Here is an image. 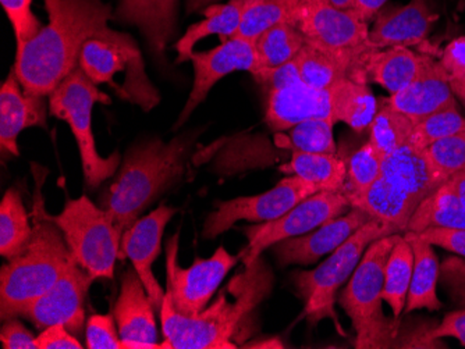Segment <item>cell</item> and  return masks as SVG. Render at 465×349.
<instances>
[{"label": "cell", "mask_w": 465, "mask_h": 349, "mask_svg": "<svg viewBox=\"0 0 465 349\" xmlns=\"http://www.w3.org/2000/svg\"><path fill=\"white\" fill-rule=\"evenodd\" d=\"M49 23L15 53V73L25 92L49 96L73 70L91 38L114 18L104 0H44Z\"/></svg>", "instance_id": "6da1fadb"}, {"label": "cell", "mask_w": 465, "mask_h": 349, "mask_svg": "<svg viewBox=\"0 0 465 349\" xmlns=\"http://www.w3.org/2000/svg\"><path fill=\"white\" fill-rule=\"evenodd\" d=\"M244 267L197 316L177 314L164 296L159 311L164 334L161 349H236L232 337L248 314L268 296L273 284L271 270L261 257Z\"/></svg>", "instance_id": "7a4b0ae2"}, {"label": "cell", "mask_w": 465, "mask_h": 349, "mask_svg": "<svg viewBox=\"0 0 465 349\" xmlns=\"http://www.w3.org/2000/svg\"><path fill=\"white\" fill-rule=\"evenodd\" d=\"M188 150L187 138L177 137L169 142L153 138L127 152L119 176L102 203L120 236L159 195L182 179Z\"/></svg>", "instance_id": "3957f363"}, {"label": "cell", "mask_w": 465, "mask_h": 349, "mask_svg": "<svg viewBox=\"0 0 465 349\" xmlns=\"http://www.w3.org/2000/svg\"><path fill=\"white\" fill-rule=\"evenodd\" d=\"M73 260L60 228L44 216L42 208L36 209L30 241L0 270L2 320L25 316L27 307L51 290Z\"/></svg>", "instance_id": "277c9868"}, {"label": "cell", "mask_w": 465, "mask_h": 349, "mask_svg": "<svg viewBox=\"0 0 465 349\" xmlns=\"http://www.w3.org/2000/svg\"><path fill=\"white\" fill-rule=\"evenodd\" d=\"M399 234L382 237L368 247L339 296V304L354 327L355 348L383 349L396 345L399 327L383 314L382 291L386 262Z\"/></svg>", "instance_id": "5b68a950"}, {"label": "cell", "mask_w": 465, "mask_h": 349, "mask_svg": "<svg viewBox=\"0 0 465 349\" xmlns=\"http://www.w3.org/2000/svg\"><path fill=\"white\" fill-rule=\"evenodd\" d=\"M81 67L94 84H106L123 101L153 111L161 95L146 74L141 49L129 34L108 30L91 38L80 54Z\"/></svg>", "instance_id": "8992f818"}, {"label": "cell", "mask_w": 465, "mask_h": 349, "mask_svg": "<svg viewBox=\"0 0 465 349\" xmlns=\"http://www.w3.org/2000/svg\"><path fill=\"white\" fill-rule=\"evenodd\" d=\"M96 103L111 105V96L99 90L80 66L49 95V113L66 121L72 129L80 150L84 179L91 189L111 179L120 166L119 152L102 158L96 150L93 132V109Z\"/></svg>", "instance_id": "52a82bcc"}, {"label": "cell", "mask_w": 465, "mask_h": 349, "mask_svg": "<svg viewBox=\"0 0 465 349\" xmlns=\"http://www.w3.org/2000/svg\"><path fill=\"white\" fill-rule=\"evenodd\" d=\"M42 213L62 231L73 259L94 278L114 277L122 236L106 210L87 197L70 199L57 216Z\"/></svg>", "instance_id": "ba28073f"}, {"label": "cell", "mask_w": 465, "mask_h": 349, "mask_svg": "<svg viewBox=\"0 0 465 349\" xmlns=\"http://www.w3.org/2000/svg\"><path fill=\"white\" fill-rule=\"evenodd\" d=\"M295 25L305 43L364 70L368 57L378 51L370 39L368 23L354 9L331 6L325 0H300Z\"/></svg>", "instance_id": "9c48e42d"}, {"label": "cell", "mask_w": 465, "mask_h": 349, "mask_svg": "<svg viewBox=\"0 0 465 349\" xmlns=\"http://www.w3.org/2000/svg\"><path fill=\"white\" fill-rule=\"evenodd\" d=\"M399 233L403 231L393 224L373 218L334 249L316 269L295 276V286L304 299L305 312L316 317L329 314L333 306L334 294L354 273L368 247L376 239Z\"/></svg>", "instance_id": "30bf717a"}, {"label": "cell", "mask_w": 465, "mask_h": 349, "mask_svg": "<svg viewBox=\"0 0 465 349\" xmlns=\"http://www.w3.org/2000/svg\"><path fill=\"white\" fill-rule=\"evenodd\" d=\"M351 203L341 191H320L305 198L286 215L268 223L253 224L244 228L247 248L240 254L244 266L257 260L265 249L292 237L304 236L321 228L326 221L347 213Z\"/></svg>", "instance_id": "8fae6325"}, {"label": "cell", "mask_w": 465, "mask_h": 349, "mask_svg": "<svg viewBox=\"0 0 465 349\" xmlns=\"http://www.w3.org/2000/svg\"><path fill=\"white\" fill-rule=\"evenodd\" d=\"M177 252L179 234H174L166 245V296L177 314L197 316L218 291L227 273L236 266L239 257H232L221 247L209 259H197L188 269H182L177 263Z\"/></svg>", "instance_id": "7c38bea8"}, {"label": "cell", "mask_w": 465, "mask_h": 349, "mask_svg": "<svg viewBox=\"0 0 465 349\" xmlns=\"http://www.w3.org/2000/svg\"><path fill=\"white\" fill-rule=\"evenodd\" d=\"M321 189L299 176H287L278 186L253 197H240L216 203L203 224V236L216 238L234 226L237 221L268 223L286 215L297 203Z\"/></svg>", "instance_id": "4fadbf2b"}, {"label": "cell", "mask_w": 465, "mask_h": 349, "mask_svg": "<svg viewBox=\"0 0 465 349\" xmlns=\"http://www.w3.org/2000/svg\"><path fill=\"white\" fill-rule=\"evenodd\" d=\"M190 60L194 67V84L179 119L174 122V131L184 126L219 80L234 72L253 74L258 70L255 43L242 38L227 39L211 51L194 52Z\"/></svg>", "instance_id": "5bb4252c"}, {"label": "cell", "mask_w": 465, "mask_h": 349, "mask_svg": "<svg viewBox=\"0 0 465 349\" xmlns=\"http://www.w3.org/2000/svg\"><path fill=\"white\" fill-rule=\"evenodd\" d=\"M95 278L73 260L69 269L52 286L27 307L25 316L38 328L63 325L74 335H80L85 325V298Z\"/></svg>", "instance_id": "9a60e30c"}, {"label": "cell", "mask_w": 465, "mask_h": 349, "mask_svg": "<svg viewBox=\"0 0 465 349\" xmlns=\"http://www.w3.org/2000/svg\"><path fill=\"white\" fill-rule=\"evenodd\" d=\"M174 215L176 209L161 205L150 215L138 218L132 228L124 231L120 241V259L129 257L132 260L133 267L143 280L156 311H161L166 293L153 276V266L161 254L164 228Z\"/></svg>", "instance_id": "2e32d148"}, {"label": "cell", "mask_w": 465, "mask_h": 349, "mask_svg": "<svg viewBox=\"0 0 465 349\" xmlns=\"http://www.w3.org/2000/svg\"><path fill=\"white\" fill-rule=\"evenodd\" d=\"M371 220L373 218L370 213L360 208H352L347 215L331 218L304 236L283 239L274 244L272 248L282 267L289 265H311L325 255L331 254L358 228Z\"/></svg>", "instance_id": "e0dca14e"}, {"label": "cell", "mask_w": 465, "mask_h": 349, "mask_svg": "<svg viewBox=\"0 0 465 349\" xmlns=\"http://www.w3.org/2000/svg\"><path fill=\"white\" fill-rule=\"evenodd\" d=\"M114 316L123 341V349H161L155 307L135 269L123 276Z\"/></svg>", "instance_id": "ac0fdd59"}, {"label": "cell", "mask_w": 465, "mask_h": 349, "mask_svg": "<svg viewBox=\"0 0 465 349\" xmlns=\"http://www.w3.org/2000/svg\"><path fill=\"white\" fill-rule=\"evenodd\" d=\"M49 96L25 92L15 75L9 73L0 88V145L2 152L18 156V135L30 127L46 129L49 113Z\"/></svg>", "instance_id": "d6986e66"}, {"label": "cell", "mask_w": 465, "mask_h": 349, "mask_svg": "<svg viewBox=\"0 0 465 349\" xmlns=\"http://www.w3.org/2000/svg\"><path fill=\"white\" fill-rule=\"evenodd\" d=\"M388 102L415 122L439 111L457 108L448 73L440 62L430 54L411 84L391 95Z\"/></svg>", "instance_id": "ffe728a7"}, {"label": "cell", "mask_w": 465, "mask_h": 349, "mask_svg": "<svg viewBox=\"0 0 465 349\" xmlns=\"http://www.w3.org/2000/svg\"><path fill=\"white\" fill-rule=\"evenodd\" d=\"M439 15L430 0H411L406 6H385L379 10L370 39L376 49L391 46H420L427 41Z\"/></svg>", "instance_id": "44dd1931"}, {"label": "cell", "mask_w": 465, "mask_h": 349, "mask_svg": "<svg viewBox=\"0 0 465 349\" xmlns=\"http://www.w3.org/2000/svg\"><path fill=\"white\" fill-rule=\"evenodd\" d=\"M329 120L336 124L331 91L316 90L304 82L269 91L265 121L273 131H286L307 120Z\"/></svg>", "instance_id": "7402d4cb"}, {"label": "cell", "mask_w": 465, "mask_h": 349, "mask_svg": "<svg viewBox=\"0 0 465 349\" xmlns=\"http://www.w3.org/2000/svg\"><path fill=\"white\" fill-rule=\"evenodd\" d=\"M381 176L414 195L420 203L448 181L435 168L427 148L410 142L383 158Z\"/></svg>", "instance_id": "603a6c76"}, {"label": "cell", "mask_w": 465, "mask_h": 349, "mask_svg": "<svg viewBox=\"0 0 465 349\" xmlns=\"http://www.w3.org/2000/svg\"><path fill=\"white\" fill-rule=\"evenodd\" d=\"M177 4L179 0H119L114 18L137 27L151 52L162 57L176 34Z\"/></svg>", "instance_id": "cb8c5ba5"}, {"label": "cell", "mask_w": 465, "mask_h": 349, "mask_svg": "<svg viewBox=\"0 0 465 349\" xmlns=\"http://www.w3.org/2000/svg\"><path fill=\"white\" fill-rule=\"evenodd\" d=\"M428 54L415 53L407 46H391L372 52L365 63L367 82H376L393 93L411 84L424 67Z\"/></svg>", "instance_id": "d4e9b609"}, {"label": "cell", "mask_w": 465, "mask_h": 349, "mask_svg": "<svg viewBox=\"0 0 465 349\" xmlns=\"http://www.w3.org/2000/svg\"><path fill=\"white\" fill-rule=\"evenodd\" d=\"M420 205L414 195L383 176L379 177L361 198L351 203L352 208H360L373 218L388 221L401 231L407 230L410 218Z\"/></svg>", "instance_id": "484cf974"}, {"label": "cell", "mask_w": 465, "mask_h": 349, "mask_svg": "<svg viewBox=\"0 0 465 349\" xmlns=\"http://www.w3.org/2000/svg\"><path fill=\"white\" fill-rule=\"evenodd\" d=\"M294 60L299 66L300 77L308 87L331 90L346 80L368 84L364 70L310 44L305 43Z\"/></svg>", "instance_id": "4316f807"}, {"label": "cell", "mask_w": 465, "mask_h": 349, "mask_svg": "<svg viewBox=\"0 0 465 349\" xmlns=\"http://www.w3.org/2000/svg\"><path fill=\"white\" fill-rule=\"evenodd\" d=\"M404 237L411 244L414 251V270L407 296L406 312L410 314L418 309L438 311L441 307V302L436 294L440 266L432 245L420 239L417 233L411 231H406Z\"/></svg>", "instance_id": "83f0119b"}, {"label": "cell", "mask_w": 465, "mask_h": 349, "mask_svg": "<svg viewBox=\"0 0 465 349\" xmlns=\"http://www.w3.org/2000/svg\"><path fill=\"white\" fill-rule=\"evenodd\" d=\"M245 0H230L229 4L211 5L203 10L205 20L192 25L176 44L177 63H184L192 59L194 46L201 39L219 35L227 39L234 38L242 22V7Z\"/></svg>", "instance_id": "f1b7e54d"}, {"label": "cell", "mask_w": 465, "mask_h": 349, "mask_svg": "<svg viewBox=\"0 0 465 349\" xmlns=\"http://www.w3.org/2000/svg\"><path fill=\"white\" fill-rule=\"evenodd\" d=\"M331 109L336 121L346 122L354 131L370 129L378 111V102L368 84L357 81H341L331 88Z\"/></svg>", "instance_id": "f546056e"}, {"label": "cell", "mask_w": 465, "mask_h": 349, "mask_svg": "<svg viewBox=\"0 0 465 349\" xmlns=\"http://www.w3.org/2000/svg\"><path fill=\"white\" fill-rule=\"evenodd\" d=\"M282 173L299 176L315 184L321 191H341L347 176V161L331 153H292Z\"/></svg>", "instance_id": "4dcf8cb0"}, {"label": "cell", "mask_w": 465, "mask_h": 349, "mask_svg": "<svg viewBox=\"0 0 465 349\" xmlns=\"http://www.w3.org/2000/svg\"><path fill=\"white\" fill-rule=\"evenodd\" d=\"M300 0H245L242 22L234 38L255 43L263 33L283 24L294 23Z\"/></svg>", "instance_id": "1f68e13d"}, {"label": "cell", "mask_w": 465, "mask_h": 349, "mask_svg": "<svg viewBox=\"0 0 465 349\" xmlns=\"http://www.w3.org/2000/svg\"><path fill=\"white\" fill-rule=\"evenodd\" d=\"M414 270V251L406 237L399 234L385 267L382 299L393 311L394 319L403 314Z\"/></svg>", "instance_id": "d6a6232c"}, {"label": "cell", "mask_w": 465, "mask_h": 349, "mask_svg": "<svg viewBox=\"0 0 465 349\" xmlns=\"http://www.w3.org/2000/svg\"><path fill=\"white\" fill-rule=\"evenodd\" d=\"M305 45V38L294 23H283L263 33L255 41L258 72L283 66L297 57ZM253 73V74H255Z\"/></svg>", "instance_id": "836d02e7"}, {"label": "cell", "mask_w": 465, "mask_h": 349, "mask_svg": "<svg viewBox=\"0 0 465 349\" xmlns=\"http://www.w3.org/2000/svg\"><path fill=\"white\" fill-rule=\"evenodd\" d=\"M381 101L382 103H378V111L371 122L368 142L385 158L411 141L415 121L394 109L388 99Z\"/></svg>", "instance_id": "e575fe53"}, {"label": "cell", "mask_w": 465, "mask_h": 349, "mask_svg": "<svg viewBox=\"0 0 465 349\" xmlns=\"http://www.w3.org/2000/svg\"><path fill=\"white\" fill-rule=\"evenodd\" d=\"M33 236V226L17 189H7L0 203V254L12 259L25 248Z\"/></svg>", "instance_id": "d590c367"}, {"label": "cell", "mask_w": 465, "mask_h": 349, "mask_svg": "<svg viewBox=\"0 0 465 349\" xmlns=\"http://www.w3.org/2000/svg\"><path fill=\"white\" fill-rule=\"evenodd\" d=\"M383 156L371 145L364 143L347 163V176L341 192L350 203L361 198L382 173Z\"/></svg>", "instance_id": "8d00e7d4"}, {"label": "cell", "mask_w": 465, "mask_h": 349, "mask_svg": "<svg viewBox=\"0 0 465 349\" xmlns=\"http://www.w3.org/2000/svg\"><path fill=\"white\" fill-rule=\"evenodd\" d=\"M334 122L329 120H307L289 130L287 148L294 152L331 153L337 147L333 137Z\"/></svg>", "instance_id": "74e56055"}, {"label": "cell", "mask_w": 465, "mask_h": 349, "mask_svg": "<svg viewBox=\"0 0 465 349\" xmlns=\"http://www.w3.org/2000/svg\"><path fill=\"white\" fill-rule=\"evenodd\" d=\"M465 134V117L459 109H448L415 122L410 143L418 148H428L446 138Z\"/></svg>", "instance_id": "f35d334b"}, {"label": "cell", "mask_w": 465, "mask_h": 349, "mask_svg": "<svg viewBox=\"0 0 465 349\" xmlns=\"http://www.w3.org/2000/svg\"><path fill=\"white\" fill-rule=\"evenodd\" d=\"M427 150L435 168L445 179L465 171V134L438 141Z\"/></svg>", "instance_id": "ab89813d"}, {"label": "cell", "mask_w": 465, "mask_h": 349, "mask_svg": "<svg viewBox=\"0 0 465 349\" xmlns=\"http://www.w3.org/2000/svg\"><path fill=\"white\" fill-rule=\"evenodd\" d=\"M0 4L12 23L17 51H20L25 48V44L30 43L44 25L31 9L33 0H0Z\"/></svg>", "instance_id": "60d3db41"}, {"label": "cell", "mask_w": 465, "mask_h": 349, "mask_svg": "<svg viewBox=\"0 0 465 349\" xmlns=\"http://www.w3.org/2000/svg\"><path fill=\"white\" fill-rule=\"evenodd\" d=\"M116 320L112 315H93L88 319L85 343L88 349H123Z\"/></svg>", "instance_id": "b9f144b4"}, {"label": "cell", "mask_w": 465, "mask_h": 349, "mask_svg": "<svg viewBox=\"0 0 465 349\" xmlns=\"http://www.w3.org/2000/svg\"><path fill=\"white\" fill-rule=\"evenodd\" d=\"M439 280L451 302L460 309H465V259L451 257L443 260Z\"/></svg>", "instance_id": "7bdbcfd3"}, {"label": "cell", "mask_w": 465, "mask_h": 349, "mask_svg": "<svg viewBox=\"0 0 465 349\" xmlns=\"http://www.w3.org/2000/svg\"><path fill=\"white\" fill-rule=\"evenodd\" d=\"M417 234L432 247H440L465 257V228H428Z\"/></svg>", "instance_id": "ee69618b"}, {"label": "cell", "mask_w": 465, "mask_h": 349, "mask_svg": "<svg viewBox=\"0 0 465 349\" xmlns=\"http://www.w3.org/2000/svg\"><path fill=\"white\" fill-rule=\"evenodd\" d=\"M252 77L268 92L269 91L290 87V85L297 84V82L302 81L295 60H292L289 63L276 67L273 70H263V72L255 73Z\"/></svg>", "instance_id": "f6af8a7d"}, {"label": "cell", "mask_w": 465, "mask_h": 349, "mask_svg": "<svg viewBox=\"0 0 465 349\" xmlns=\"http://www.w3.org/2000/svg\"><path fill=\"white\" fill-rule=\"evenodd\" d=\"M441 66L450 84L465 85V36L453 39L440 54Z\"/></svg>", "instance_id": "bcb514c9"}, {"label": "cell", "mask_w": 465, "mask_h": 349, "mask_svg": "<svg viewBox=\"0 0 465 349\" xmlns=\"http://www.w3.org/2000/svg\"><path fill=\"white\" fill-rule=\"evenodd\" d=\"M0 341L5 349H38L36 337H34L33 333L15 317L5 320L0 332Z\"/></svg>", "instance_id": "7dc6e473"}, {"label": "cell", "mask_w": 465, "mask_h": 349, "mask_svg": "<svg viewBox=\"0 0 465 349\" xmlns=\"http://www.w3.org/2000/svg\"><path fill=\"white\" fill-rule=\"evenodd\" d=\"M38 349H81L80 341L74 337L66 325H54L44 328L36 337Z\"/></svg>", "instance_id": "c3c4849f"}, {"label": "cell", "mask_w": 465, "mask_h": 349, "mask_svg": "<svg viewBox=\"0 0 465 349\" xmlns=\"http://www.w3.org/2000/svg\"><path fill=\"white\" fill-rule=\"evenodd\" d=\"M432 340L441 337H454L465 346V309L451 312L435 330L430 332Z\"/></svg>", "instance_id": "681fc988"}, {"label": "cell", "mask_w": 465, "mask_h": 349, "mask_svg": "<svg viewBox=\"0 0 465 349\" xmlns=\"http://www.w3.org/2000/svg\"><path fill=\"white\" fill-rule=\"evenodd\" d=\"M386 2L389 0H355L354 10L362 20L370 23L372 18L376 17L379 10L385 6Z\"/></svg>", "instance_id": "f907efd6"}, {"label": "cell", "mask_w": 465, "mask_h": 349, "mask_svg": "<svg viewBox=\"0 0 465 349\" xmlns=\"http://www.w3.org/2000/svg\"><path fill=\"white\" fill-rule=\"evenodd\" d=\"M443 189H448L454 197L459 198L465 205V171L456 173L443 184Z\"/></svg>", "instance_id": "816d5d0a"}, {"label": "cell", "mask_w": 465, "mask_h": 349, "mask_svg": "<svg viewBox=\"0 0 465 349\" xmlns=\"http://www.w3.org/2000/svg\"><path fill=\"white\" fill-rule=\"evenodd\" d=\"M213 2H218V0H185V9H187V13L200 12V10H205L206 7L211 6Z\"/></svg>", "instance_id": "f5cc1de1"}, {"label": "cell", "mask_w": 465, "mask_h": 349, "mask_svg": "<svg viewBox=\"0 0 465 349\" xmlns=\"http://www.w3.org/2000/svg\"><path fill=\"white\" fill-rule=\"evenodd\" d=\"M331 6L337 7V9L350 10L354 9L355 0H325Z\"/></svg>", "instance_id": "db71d44e"}, {"label": "cell", "mask_w": 465, "mask_h": 349, "mask_svg": "<svg viewBox=\"0 0 465 349\" xmlns=\"http://www.w3.org/2000/svg\"><path fill=\"white\" fill-rule=\"evenodd\" d=\"M451 90H453L454 95L462 102V105L465 108V85L461 84H450Z\"/></svg>", "instance_id": "11a10c76"}]
</instances>
